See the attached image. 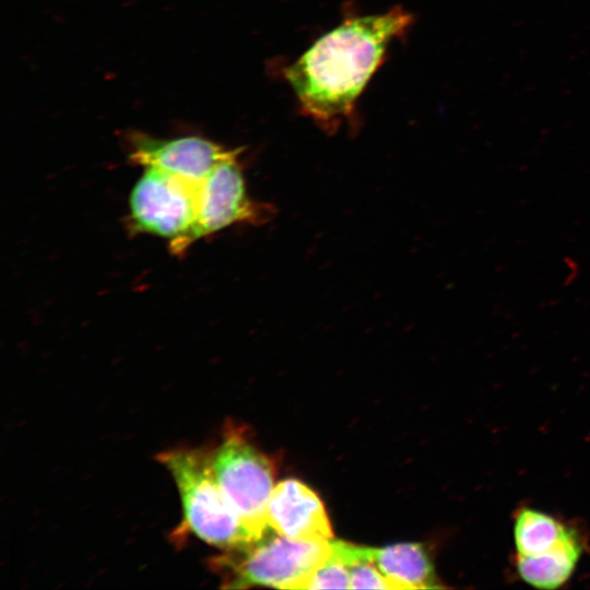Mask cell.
<instances>
[{"label":"cell","mask_w":590,"mask_h":590,"mask_svg":"<svg viewBox=\"0 0 590 590\" xmlns=\"http://www.w3.org/2000/svg\"><path fill=\"white\" fill-rule=\"evenodd\" d=\"M237 155L235 151L224 158L199 185L191 241L236 223H262L271 217V206L249 198Z\"/></svg>","instance_id":"6"},{"label":"cell","mask_w":590,"mask_h":590,"mask_svg":"<svg viewBox=\"0 0 590 590\" xmlns=\"http://www.w3.org/2000/svg\"><path fill=\"white\" fill-rule=\"evenodd\" d=\"M179 492L184 528L203 542L239 552L259 541L225 497L211 465V452L174 449L160 455Z\"/></svg>","instance_id":"2"},{"label":"cell","mask_w":590,"mask_h":590,"mask_svg":"<svg viewBox=\"0 0 590 590\" xmlns=\"http://www.w3.org/2000/svg\"><path fill=\"white\" fill-rule=\"evenodd\" d=\"M413 15L401 7L343 21L319 37L284 75L303 113L332 130L352 118L356 102Z\"/></svg>","instance_id":"1"},{"label":"cell","mask_w":590,"mask_h":590,"mask_svg":"<svg viewBox=\"0 0 590 590\" xmlns=\"http://www.w3.org/2000/svg\"><path fill=\"white\" fill-rule=\"evenodd\" d=\"M268 526L296 541H330L333 532L318 495L295 479L274 486L267 507Z\"/></svg>","instance_id":"8"},{"label":"cell","mask_w":590,"mask_h":590,"mask_svg":"<svg viewBox=\"0 0 590 590\" xmlns=\"http://www.w3.org/2000/svg\"><path fill=\"white\" fill-rule=\"evenodd\" d=\"M304 589H350L349 567L332 550L311 573Z\"/></svg>","instance_id":"12"},{"label":"cell","mask_w":590,"mask_h":590,"mask_svg":"<svg viewBox=\"0 0 590 590\" xmlns=\"http://www.w3.org/2000/svg\"><path fill=\"white\" fill-rule=\"evenodd\" d=\"M214 475L244 526L260 540L270 529L267 507L274 488V465L238 429L225 432L211 452Z\"/></svg>","instance_id":"3"},{"label":"cell","mask_w":590,"mask_h":590,"mask_svg":"<svg viewBox=\"0 0 590 590\" xmlns=\"http://www.w3.org/2000/svg\"><path fill=\"white\" fill-rule=\"evenodd\" d=\"M130 158L144 168H154L192 184H201L229 151L197 135L156 139L144 134L131 138Z\"/></svg>","instance_id":"7"},{"label":"cell","mask_w":590,"mask_h":590,"mask_svg":"<svg viewBox=\"0 0 590 590\" xmlns=\"http://www.w3.org/2000/svg\"><path fill=\"white\" fill-rule=\"evenodd\" d=\"M581 545L576 532H570L552 550L535 556L517 555V570L522 580L541 589H556L574 573Z\"/></svg>","instance_id":"10"},{"label":"cell","mask_w":590,"mask_h":590,"mask_svg":"<svg viewBox=\"0 0 590 590\" xmlns=\"http://www.w3.org/2000/svg\"><path fill=\"white\" fill-rule=\"evenodd\" d=\"M571 529L544 512L522 508L514 527L517 555L535 556L556 546Z\"/></svg>","instance_id":"11"},{"label":"cell","mask_w":590,"mask_h":590,"mask_svg":"<svg viewBox=\"0 0 590 590\" xmlns=\"http://www.w3.org/2000/svg\"><path fill=\"white\" fill-rule=\"evenodd\" d=\"M370 558L397 589H437L439 583L433 562L420 543H399L382 548L370 547Z\"/></svg>","instance_id":"9"},{"label":"cell","mask_w":590,"mask_h":590,"mask_svg":"<svg viewBox=\"0 0 590 590\" xmlns=\"http://www.w3.org/2000/svg\"><path fill=\"white\" fill-rule=\"evenodd\" d=\"M199 185L144 168L129 197L131 225L138 232L168 239L175 252L182 251L192 243Z\"/></svg>","instance_id":"5"},{"label":"cell","mask_w":590,"mask_h":590,"mask_svg":"<svg viewBox=\"0 0 590 590\" xmlns=\"http://www.w3.org/2000/svg\"><path fill=\"white\" fill-rule=\"evenodd\" d=\"M331 541H296L273 529L244 551L231 552L238 559L217 560L231 566L227 588L264 586L279 589H304L311 573L331 554Z\"/></svg>","instance_id":"4"}]
</instances>
